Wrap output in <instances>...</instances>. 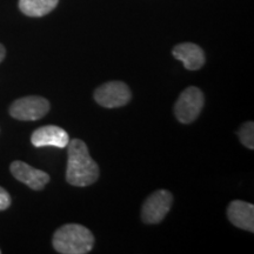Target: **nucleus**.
<instances>
[{
	"label": "nucleus",
	"mask_w": 254,
	"mask_h": 254,
	"mask_svg": "<svg viewBox=\"0 0 254 254\" xmlns=\"http://www.w3.org/2000/svg\"><path fill=\"white\" fill-rule=\"evenodd\" d=\"M67 147V170L66 180L72 186L86 187L99 178V166L92 159L86 144L80 139H73Z\"/></svg>",
	"instance_id": "nucleus-1"
},
{
	"label": "nucleus",
	"mask_w": 254,
	"mask_h": 254,
	"mask_svg": "<svg viewBox=\"0 0 254 254\" xmlns=\"http://www.w3.org/2000/svg\"><path fill=\"white\" fill-rule=\"evenodd\" d=\"M52 244L58 253L86 254L93 249L94 237L82 225L67 224L56 231Z\"/></svg>",
	"instance_id": "nucleus-2"
},
{
	"label": "nucleus",
	"mask_w": 254,
	"mask_h": 254,
	"mask_svg": "<svg viewBox=\"0 0 254 254\" xmlns=\"http://www.w3.org/2000/svg\"><path fill=\"white\" fill-rule=\"evenodd\" d=\"M204 93L198 87L190 86L182 92L174 105L177 119L183 124H190L198 118L204 107Z\"/></svg>",
	"instance_id": "nucleus-3"
},
{
	"label": "nucleus",
	"mask_w": 254,
	"mask_h": 254,
	"mask_svg": "<svg viewBox=\"0 0 254 254\" xmlns=\"http://www.w3.org/2000/svg\"><path fill=\"white\" fill-rule=\"evenodd\" d=\"M50 111L49 100L38 95H30L17 99L9 106V114L12 118L23 120V122H33L45 117Z\"/></svg>",
	"instance_id": "nucleus-4"
},
{
	"label": "nucleus",
	"mask_w": 254,
	"mask_h": 254,
	"mask_svg": "<svg viewBox=\"0 0 254 254\" xmlns=\"http://www.w3.org/2000/svg\"><path fill=\"white\" fill-rule=\"evenodd\" d=\"M132 93L125 82L109 81L94 92V100L106 109H118L129 103Z\"/></svg>",
	"instance_id": "nucleus-5"
},
{
	"label": "nucleus",
	"mask_w": 254,
	"mask_h": 254,
	"mask_svg": "<svg viewBox=\"0 0 254 254\" xmlns=\"http://www.w3.org/2000/svg\"><path fill=\"white\" fill-rule=\"evenodd\" d=\"M173 196L168 190H159L145 200L141 208V219L145 224H159L170 212Z\"/></svg>",
	"instance_id": "nucleus-6"
},
{
	"label": "nucleus",
	"mask_w": 254,
	"mask_h": 254,
	"mask_svg": "<svg viewBox=\"0 0 254 254\" xmlns=\"http://www.w3.org/2000/svg\"><path fill=\"white\" fill-rule=\"evenodd\" d=\"M9 171L15 179L34 190H43L50 182V176L46 172L37 170L20 160L13 161L9 166Z\"/></svg>",
	"instance_id": "nucleus-7"
},
{
	"label": "nucleus",
	"mask_w": 254,
	"mask_h": 254,
	"mask_svg": "<svg viewBox=\"0 0 254 254\" xmlns=\"http://www.w3.org/2000/svg\"><path fill=\"white\" fill-rule=\"evenodd\" d=\"M32 145L36 147H52L64 148L68 145L69 136L68 133L62 127L56 125H47L38 128L31 135Z\"/></svg>",
	"instance_id": "nucleus-8"
},
{
	"label": "nucleus",
	"mask_w": 254,
	"mask_h": 254,
	"mask_svg": "<svg viewBox=\"0 0 254 254\" xmlns=\"http://www.w3.org/2000/svg\"><path fill=\"white\" fill-rule=\"evenodd\" d=\"M227 217L234 226L254 232V206L243 200H234L227 207Z\"/></svg>",
	"instance_id": "nucleus-9"
},
{
	"label": "nucleus",
	"mask_w": 254,
	"mask_h": 254,
	"mask_svg": "<svg viewBox=\"0 0 254 254\" xmlns=\"http://www.w3.org/2000/svg\"><path fill=\"white\" fill-rule=\"evenodd\" d=\"M174 58L180 60L189 71H196L205 64L204 51L193 43H183L174 47L172 51Z\"/></svg>",
	"instance_id": "nucleus-10"
},
{
	"label": "nucleus",
	"mask_w": 254,
	"mask_h": 254,
	"mask_svg": "<svg viewBox=\"0 0 254 254\" xmlns=\"http://www.w3.org/2000/svg\"><path fill=\"white\" fill-rule=\"evenodd\" d=\"M59 0H19V8L27 17H44L57 7Z\"/></svg>",
	"instance_id": "nucleus-11"
},
{
	"label": "nucleus",
	"mask_w": 254,
	"mask_h": 254,
	"mask_svg": "<svg viewBox=\"0 0 254 254\" xmlns=\"http://www.w3.org/2000/svg\"><path fill=\"white\" fill-rule=\"evenodd\" d=\"M239 139L244 146L250 150L254 148V124L252 122L245 123L239 129Z\"/></svg>",
	"instance_id": "nucleus-12"
},
{
	"label": "nucleus",
	"mask_w": 254,
	"mask_h": 254,
	"mask_svg": "<svg viewBox=\"0 0 254 254\" xmlns=\"http://www.w3.org/2000/svg\"><path fill=\"white\" fill-rule=\"evenodd\" d=\"M11 205V196L5 189L0 186V211H5Z\"/></svg>",
	"instance_id": "nucleus-13"
},
{
	"label": "nucleus",
	"mask_w": 254,
	"mask_h": 254,
	"mask_svg": "<svg viewBox=\"0 0 254 254\" xmlns=\"http://www.w3.org/2000/svg\"><path fill=\"white\" fill-rule=\"evenodd\" d=\"M5 56H6V50L5 47L0 44V63L2 62V60L5 59Z\"/></svg>",
	"instance_id": "nucleus-14"
},
{
	"label": "nucleus",
	"mask_w": 254,
	"mask_h": 254,
	"mask_svg": "<svg viewBox=\"0 0 254 254\" xmlns=\"http://www.w3.org/2000/svg\"><path fill=\"white\" fill-rule=\"evenodd\" d=\"M0 253H1V251H0Z\"/></svg>",
	"instance_id": "nucleus-15"
}]
</instances>
